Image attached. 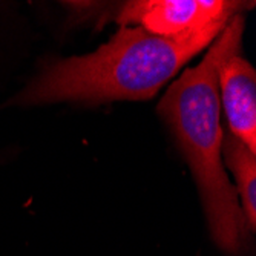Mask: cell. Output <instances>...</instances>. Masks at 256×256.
<instances>
[{
	"label": "cell",
	"instance_id": "6da1fadb",
	"mask_svg": "<svg viewBox=\"0 0 256 256\" xmlns=\"http://www.w3.org/2000/svg\"><path fill=\"white\" fill-rule=\"evenodd\" d=\"M230 18H218L204 28L175 36H156L142 26H123L96 52L48 66L16 102L97 104L149 100L182 64L220 36Z\"/></svg>",
	"mask_w": 256,
	"mask_h": 256
},
{
	"label": "cell",
	"instance_id": "7a4b0ae2",
	"mask_svg": "<svg viewBox=\"0 0 256 256\" xmlns=\"http://www.w3.org/2000/svg\"><path fill=\"white\" fill-rule=\"evenodd\" d=\"M242 31L244 17L235 14L202 62L186 69L158 106L194 170L215 242L234 254L242 250L248 226L236 190L224 172L218 77L224 62L240 52Z\"/></svg>",
	"mask_w": 256,
	"mask_h": 256
},
{
	"label": "cell",
	"instance_id": "3957f363",
	"mask_svg": "<svg viewBox=\"0 0 256 256\" xmlns=\"http://www.w3.org/2000/svg\"><path fill=\"white\" fill-rule=\"evenodd\" d=\"M247 4L224 0H146L129 2L118 14V23H142L156 36H175L204 28L218 18L234 17Z\"/></svg>",
	"mask_w": 256,
	"mask_h": 256
},
{
	"label": "cell",
	"instance_id": "277c9868",
	"mask_svg": "<svg viewBox=\"0 0 256 256\" xmlns=\"http://www.w3.org/2000/svg\"><path fill=\"white\" fill-rule=\"evenodd\" d=\"M222 104L230 134L256 154V72L241 56H234L220 69Z\"/></svg>",
	"mask_w": 256,
	"mask_h": 256
},
{
	"label": "cell",
	"instance_id": "5b68a950",
	"mask_svg": "<svg viewBox=\"0 0 256 256\" xmlns=\"http://www.w3.org/2000/svg\"><path fill=\"white\" fill-rule=\"evenodd\" d=\"M222 155L226 164L235 174L241 195V210L250 230L256 226V160L254 154L240 142L236 136L227 134L222 136Z\"/></svg>",
	"mask_w": 256,
	"mask_h": 256
}]
</instances>
